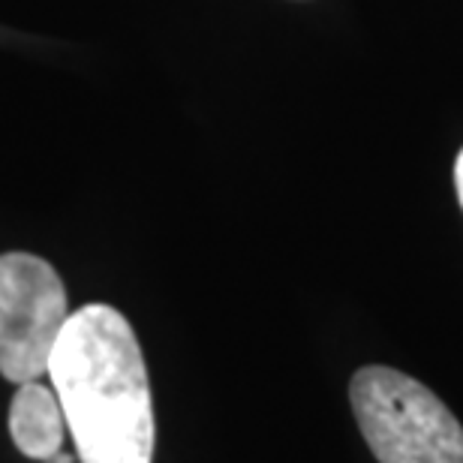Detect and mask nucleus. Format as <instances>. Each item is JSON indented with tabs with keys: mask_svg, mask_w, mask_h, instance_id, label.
Here are the masks:
<instances>
[{
	"mask_svg": "<svg viewBox=\"0 0 463 463\" xmlns=\"http://www.w3.org/2000/svg\"><path fill=\"white\" fill-rule=\"evenodd\" d=\"M52 388L81 463H151L154 401L142 346L109 304L76 310L54 346Z\"/></svg>",
	"mask_w": 463,
	"mask_h": 463,
	"instance_id": "nucleus-1",
	"label": "nucleus"
},
{
	"mask_svg": "<svg viewBox=\"0 0 463 463\" xmlns=\"http://www.w3.org/2000/svg\"><path fill=\"white\" fill-rule=\"evenodd\" d=\"M349 403L379 463H463V428L419 379L367 364L349 383Z\"/></svg>",
	"mask_w": 463,
	"mask_h": 463,
	"instance_id": "nucleus-2",
	"label": "nucleus"
},
{
	"mask_svg": "<svg viewBox=\"0 0 463 463\" xmlns=\"http://www.w3.org/2000/svg\"><path fill=\"white\" fill-rule=\"evenodd\" d=\"M70 317L63 280L45 259L0 256V376L24 385L49 373Z\"/></svg>",
	"mask_w": 463,
	"mask_h": 463,
	"instance_id": "nucleus-3",
	"label": "nucleus"
},
{
	"mask_svg": "<svg viewBox=\"0 0 463 463\" xmlns=\"http://www.w3.org/2000/svg\"><path fill=\"white\" fill-rule=\"evenodd\" d=\"M9 433L15 449L31 460L49 463L54 455H61L63 437H67V415L58 392L36 379L18 385L9 406Z\"/></svg>",
	"mask_w": 463,
	"mask_h": 463,
	"instance_id": "nucleus-4",
	"label": "nucleus"
},
{
	"mask_svg": "<svg viewBox=\"0 0 463 463\" xmlns=\"http://www.w3.org/2000/svg\"><path fill=\"white\" fill-rule=\"evenodd\" d=\"M455 187H458V199L463 208V151L458 154V163H455Z\"/></svg>",
	"mask_w": 463,
	"mask_h": 463,
	"instance_id": "nucleus-5",
	"label": "nucleus"
},
{
	"mask_svg": "<svg viewBox=\"0 0 463 463\" xmlns=\"http://www.w3.org/2000/svg\"><path fill=\"white\" fill-rule=\"evenodd\" d=\"M52 463H72V458H70V455H63V451H61V455H54V458H52Z\"/></svg>",
	"mask_w": 463,
	"mask_h": 463,
	"instance_id": "nucleus-6",
	"label": "nucleus"
}]
</instances>
